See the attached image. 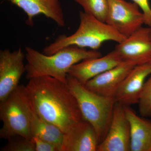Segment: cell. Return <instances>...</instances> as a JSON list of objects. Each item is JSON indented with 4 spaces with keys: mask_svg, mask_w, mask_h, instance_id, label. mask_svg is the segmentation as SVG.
Segmentation results:
<instances>
[{
    "mask_svg": "<svg viewBox=\"0 0 151 151\" xmlns=\"http://www.w3.org/2000/svg\"><path fill=\"white\" fill-rule=\"evenodd\" d=\"M25 88L37 113L64 134L78 129L86 121L67 83L42 76L31 78Z\"/></svg>",
    "mask_w": 151,
    "mask_h": 151,
    "instance_id": "6da1fadb",
    "label": "cell"
},
{
    "mask_svg": "<svg viewBox=\"0 0 151 151\" xmlns=\"http://www.w3.org/2000/svg\"><path fill=\"white\" fill-rule=\"evenodd\" d=\"M26 78L49 76L67 83L70 68L82 60L102 56L97 50H87L75 45L62 49L54 54L47 55L29 47H25Z\"/></svg>",
    "mask_w": 151,
    "mask_h": 151,
    "instance_id": "7a4b0ae2",
    "label": "cell"
},
{
    "mask_svg": "<svg viewBox=\"0 0 151 151\" xmlns=\"http://www.w3.org/2000/svg\"><path fill=\"white\" fill-rule=\"evenodd\" d=\"M79 19V27L75 32L68 36H60L44 49L43 53L50 55L70 45L97 50L105 42L119 43L127 38L105 22L85 12H80Z\"/></svg>",
    "mask_w": 151,
    "mask_h": 151,
    "instance_id": "3957f363",
    "label": "cell"
},
{
    "mask_svg": "<svg viewBox=\"0 0 151 151\" xmlns=\"http://www.w3.org/2000/svg\"><path fill=\"white\" fill-rule=\"evenodd\" d=\"M67 84L77 100L84 120L94 127L100 144L106 137L111 125L116 104L115 97L90 91L68 74Z\"/></svg>",
    "mask_w": 151,
    "mask_h": 151,
    "instance_id": "277c9868",
    "label": "cell"
},
{
    "mask_svg": "<svg viewBox=\"0 0 151 151\" xmlns=\"http://www.w3.org/2000/svg\"><path fill=\"white\" fill-rule=\"evenodd\" d=\"M0 119L3 127L0 138L9 140L17 137L32 139L25 86L19 85L0 103Z\"/></svg>",
    "mask_w": 151,
    "mask_h": 151,
    "instance_id": "5b68a950",
    "label": "cell"
},
{
    "mask_svg": "<svg viewBox=\"0 0 151 151\" xmlns=\"http://www.w3.org/2000/svg\"><path fill=\"white\" fill-rule=\"evenodd\" d=\"M105 22L119 33L128 37L145 24L144 14L135 3L126 0H108Z\"/></svg>",
    "mask_w": 151,
    "mask_h": 151,
    "instance_id": "8992f818",
    "label": "cell"
},
{
    "mask_svg": "<svg viewBox=\"0 0 151 151\" xmlns=\"http://www.w3.org/2000/svg\"><path fill=\"white\" fill-rule=\"evenodd\" d=\"M24 58L25 55L20 48L13 52L8 49L0 52V101L5 100L19 86L26 72Z\"/></svg>",
    "mask_w": 151,
    "mask_h": 151,
    "instance_id": "52a82bcc",
    "label": "cell"
},
{
    "mask_svg": "<svg viewBox=\"0 0 151 151\" xmlns=\"http://www.w3.org/2000/svg\"><path fill=\"white\" fill-rule=\"evenodd\" d=\"M131 131L124 106L116 103L108 133L97 151H131Z\"/></svg>",
    "mask_w": 151,
    "mask_h": 151,
    "instance_id": "ba28073f",
    "label": "cell"
},
{
    "mask_svg": "<svg viewBox=\"0 0 151 151\" xmlns=\"http://www.w3.org/2000/svg\"><path fill=\"white\" fill-rule=\"evenodd\" d=\"M115 50L124 61L137 65L151 61V37L150 27H141L116 45Z\"/></svg>",
    "mask_w": 151,
    "mask_h": 151,
    "instance_id": "9c48e42d",
    "label": "cell"
},
{
    "mask_svg": "<svg viewBox=\"0 0 151 151\" xmlns=\"http://www.w3.org/2000/svg\"><path fill=\"white\" fill-rule=\"evenodd\" d=\"M151 75V62L136 65L121 84L114 97L123 106L138 104L146 78Z\"/></svg>",
    "mask_w": 151,
    "mask_h": 151,
    "instance_id": "30bf717a",
    "label": "cell"
},
{
    "mask_svg": "<svg viewBox=\"0 0 151 151\" xmlns=\"http://www.w3.org/2000/svg\"><path fill=\"white\" fill-rule=\"evenodd\" d=\"M137 65L130 61H123L84 84L86 89L105 96L114 97L117 90L130 71Z\"/></svg>",
    "mask_w": 151,
    "mask_h": 151,
    "instance_id": "8fae6325",
    "label": "cell"
},
{
    "mask_svg": "<svg viewBox=\"0 0 151 151\" xmlns=\"http://www.w3.org/2000/svg\"><path fill=\"white\" fill-rule=\"evenodd\" d=\"M123 61L118 52L114 50L105 56L89 58L76 63L70 68L68 74L84 85L90 79Z\"/></svg>",
    "mask_w": 151,
    "mask_h": 151,
    "instance_id": "7c38bea8",
    "label": "cell"
},
{
    "mask_svg": "<svg viewBox=\"0 0 151 151\" xmlns=\"http://www.w3.org/2000/svg\"><path fill=\"white\" fill-rule=\"evenodd\" d=\"M26 14L28 25L33 24V19L42 14L52 19L58 26L65 25L64 13L60 0H6Z\"/></svg>",
    "mask_w": 151,
    "mask_h": 151,
    "instance_id": "4fadbf2b",
    "label": "cell"
},
{
    "mask_svg": "<svg viewBox=\"0 0 151 151\" xmlns=\"http://www.w3.org/2000/svg\"><path fill=\"white\" fill-rule=\"evenodd\" d=\"M99 144L94 127L85 121L78 130L64 134L61 151H97Z\"/></svg>",
    "mask_w": 151,
    "mask_h": 151,
    "instance_id": "5bb4252c",
    "label": "cell"
},
{
    "mask_svg": "<svg viewBox=\"0 0 151 151\" xmlns=\"http://www.w3.org/2000/svg\"><path fill=\"white\" fill-rule=\"evenodd\" d=\"M131 126V151H151V121L138 116L130 106H124Z\"/></svg>",
    "mask_w": 151,
    "mask_h": 151,
    "instance_id": "9a60e30c",
    "label": "cell"
},
{
    "mask_svg": "<svg viewBox=\"0 0 151 151\" xmlns=\"http://www.w3.org/2000/svg\"><path fill=\"white\" fill-rule=\"evenodd\" d=\"M27 97L29 116L32 137H37L55 144L61 148L64 133L58 127L42 119L37 113L28 96Z\"/></svg>",
    "mask_w": 151,
    "mask_h": 151,
    "instance_id": "2e32d148",
    "label": "cell"
},
{
    "mask_svg": "<svg viewBox=\"0 0 151 151\" xmlns=\"http://www.w3.org/2000/svg\"><path fill=\"white\" fill-rule=\"evenodd\" d=\"M82 6L84 12L105 22L108 8V0H74Z\"/></svg>",
    "mask_w": 151,
    "mask_h": 151,
    "instance_id": "e0dca14e",
    "label": "cell"
},
{
    "mask_svg": "<svg viewBox=\"0 0 151 151\" xmlns=\"http://www.w3.org/2000/svg\"><path fill=\"white\" fill-rule=\"evenodd\" d=\"M138 104L141 116L151 119V75L145 83Z\"/></svg>",
    "mask_w": 151,
    "mask_h": 151,
    "instance_id": "ac0fdd59",
    "label": "cell"
},
{
    "mask_svg": "<svg viewBox=\"0 0 151 151\" xmlns=\"http://www.w3.org/2000/svg\"><path fill=\"white\" fill-rule=\"evenodd\" d=\"M8 141V143L1 148V151H35L32 138L29 139L23 137H17Z\"/></svg>",
    "mask_w": 151,
    "mask_h": 151,
    "instance_id": "d6986e66",
    "label": "cell"
},
{
    "mask_svg": "<svg viewBox=\"0 0 151 151\" xmlns=\"http://www.w3.org/2000/svg\"><path fill=\"white\" fill-rule=\"evenodd\" d=\"M35 145V151H61V148L47 141L37 137H32Z\"/></svg>",
    "mask_w": 151,
    "mask_h": 151,
    "instance_id": "ffe728a7",
    "label": "cell"
},
{
    "mask_svg": "<svg viewBox=\"0 0 151 151\" xmlns=\"http://www.w3.org/2000/svg\"><path fill=\"white\" fill-rule=\"evenodd\" d=\"M137 4L142 11L145 18V24L151 27V7L149 0H132Z\"/></svg>",
    "mask_w": 151,
    "mask_h": 151,
    "instance_id": "44dd1931",
    "label": "cell"
},
{
    "mask_svg": "<svg viewBox=\"0 0 151 151\" xmlns=\"http://www.w3.org/2000/svg\"><path fill=\"white\" fill-rule=\"evenodd\" d=\"M150 28V36L151 37V27Z\"/></svg>",
    "mask_w": 151,
    "mask_h": 151,
    "instance_id": "7402d4cb",
    "label": "cell"
}]
</instances>
